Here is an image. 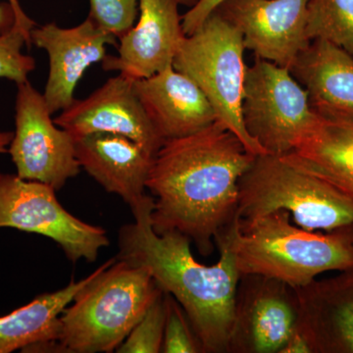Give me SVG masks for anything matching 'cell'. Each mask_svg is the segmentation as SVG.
<instances>
[{"instance_id":"cell-1","label":"cell","mask_w":353,"mask_h":353,"mask_svg":"<svg viewBox=\"0 0 353 353\" xmlns=\"http://www.w3.org/2000/svg\"><path fill=\"white\" fill-rule=\"evenodd\" d=\"M256 157L218 121L165 141L146 182L154 199L153 230L180 232L209 256L220 230L238 216L239 182Z\"/></svg>"},{"instance_id":"cell-2","label":"cell","mask_w":353,"mask_h":353,"mask_svg":"<svg viewBox=\"0 0 353 353\" xmlns=\"http://www.w3.org/2000/svg\"><path fill=\"white\" fill-rule=\"evenodd\" d=\"M153 208L154 199L148 194L132 211L134 222L121 228L116 259L143 267L159 289L180 303L203 352H229L241 277L229 243L216 236L219 260L209 266L199 263L185 234L176 231L157 234L153 230Z\"/></svg>"},{"instance_id":"cell-3","label":"cell","mask_w":353,"mask_h":353,"mask_svg":"<svg viewBox=\"0 0 353 353\" xmlns=\"http://www.w3.org/2000/svg\"><path fill=\"white\" fill-rule=\"evenodd\" d=\"M217 236L229 243L241 275L265 276L299 288L325 272L353 268V226L308 231L279 210L246 224L236 216Z\"/></svg>"},{"instance_id":"cell-4","label":"cell","mask_w":353,"mask_h":353,"mask_svg":"<svg viewBox=\"0 0 353 353\" xmlns=\"http://www.w3.org/2000/svg\"><path fill=\"white\" fill-rule=\"evenodd\" d=\"M161 292L143 267L112 259L90 274L59 317L62 352H113Z\"/></svg>"},{"instance_id":"cell-5","label":"cell","mask_w":353,"mask_h":353,"mask_svg":"<svg viewBox=\"0 0 353 353\" xmlns=\"http://www.w3.org/2000/svg\"><path fill=\"white\" fill-rule=\"evenodd\" d=\"M279 210L289 212L294 224L308 231L353 226L350 197L280 157L257 155L239 182L236 215L246 224Z\"/></svg>"},{"instance_id":"cell-6","label":"cell","mask_w":353,"mask_h":353,"mask_svg":"<svg viewBox=\"0 0 353 353\" xmlns=\"http://www.w3.org/2000/svg\"><path fill=\"white\" fill-rule=\"evenodd\" d=\"M245 50L241 32L215 11L194 34L185 37L173 67L199 85L218 122L233 132L248 152L267 154L246 131L241 115L248 70Z\"/></svg>"},{"instance_id":"cell-7","label":"cell","mask_w":353,"mask_h":353,"mask_svg":"<svg viewBox=\"0 0 353 353\" xmlns=\"http://www.w3.org/2000/svg\"><path fill=\"white\" fill-rule=\"evenodd\" d=\"M241 115L250 136L280 157L296 150L320 118L290 70L260 58L246 70Z\"/></svg>"},{"instance_id":"cell-8","label":"cell","mask_w":353,"mask_h":353,"mask_svg":"<svg viewBox=\"0 0 353 353\" xmlns=\"http://www.w3.org/2000/svg\"><path fill=\"white\" fill-rule=\"evenodd\" d=\"M0 228H13L50 239L72 262H94L110 243L105 230L72 215L46 183L0 174Z\"/></svg>"},{"instance_id":"cell-9","label":"cell","mask_w":353,"mask_h":353,"mask_svg":"<svg viewBox=\"0 0 353 353\" xmlns=\"http://www.w3.org/2000/svg\"><path fill=\"white\" fill-rule=\"evenodd\" d=\"M15 132L8 148L17 176L46 183L55 190L81 171L76 139L57 126L43 94L29 81L17 85Z\"/></svg>"},{"instance_id":"cell-10","label":"cell","mask_w":353,"mask_h":353,"mask_svg":"<svg viewBox=\"0 0 353 353\" xmlns=\"http://www.w3.org/2000/svg\"><path fill=\"white\" fill-rule=\"evenodd\" d=\"M299 322L294 287L265 276L241 275L229 353H280Z\"/></svg>"},{"instance_id":"cell-11","label":"cell","mask_w":353,"mask_h":353,"mask_svg":"<svg viewBox=\"0 0 353 353\" xmlns=\"http://www.w3.org/2000/svg\"><path fill=\"white\" fill-rule=\"evenodd\" d=\"M308 0H226L220 14L243 37L256 58L292 69L310 43L306 36Z\"/></svg>"},{"instance_id":"cell-12","label":"cell","mask_w":353,"mask_h":353,"mask_svg":"<svg viewBox=\"0 0 353 353\" xmlns=\"http://www.w3.org/2000/svg\"><path fill=\"white\" fill-rule=\"evenodd\" d=\"M75 139L94 132L121 134L155 155L164 143L148 119L134 80L121 75L108 79L87 99L75 101L54 118Z\"/></svg>"},{"instance_id":"cell-13","label":"cell","mask_w":353,"mask_h":353,"mask_svg":"<svg viewBox=\"0 0 353 353\" xmlns=\"http://www.w3.org/2000/svg\"><path fill=\"white\" fill-rule=\"evenodd\" d=\"M31 43L50 57V74L43 94L51 114L63 111L74 101V92L88 67L102 62L106 46L116 44L113 34L101 29L92 18L73 28L57 23L34 27Z\"/></svg>"},{"instance_id":"cell-14","label":"cell","mask_w":353,"mask_h":353,"mask_svg":"<svg viewBox=\"0 0 353 353\" xmlns=\"http://www.w3.org/2000/svg\"><path fill=\"white\" fill-rule=\"evenodd\" d=\"M179 6V0H139L138 23L119 39L117 55L104 58L103 69L141 80L173 66L187 37Z\"/></svg>"},{"instance_id":"cell-15","label":"cell","mask_w":353,"mask_h":353,"mask_svg":"<svg viewBox=\"0 0 353 353\" xmlns=\"http://www.w3.org/2000/svg\"><path fill=\"white\" fill-rule=\"evenodd\" d=\"M134 90L162 141L183 138L217 121L199 85L173 66L150 78L134 80Z\"/></svg>"},{"instance_id":"cell-16","label":"cell","mask_w":353,"mask_h":353,"mask_svg":"<svg viewBox=\"0 0 353 353\" xmlns=\"http://www.w3.org/2000/svg\"><path fill=\"white\" fill-rule=\"evenodd\" d=\"M76 155L81 168L132 211L148 196L146 182L154 155L131 139L109 132L87 134L76 139Z\"/></svg>"},{"instance_id":"cell-17","label":"cell","mask_w":353,"mask_h":353,"mask_svg":"<svg viewBox=\"0 0 353 353\" xmlns=\"http://www.w3.org/2000/svg\"><path fill=\"white\" fill-rule=\"evenodd\" d=\"M294 289L314 353H353V268Z\"/></svg>"},{"instance_id":"cell-18","label":"cell","mask_w":353,"mask_h":353,"mask_svg":"<svg viewBox=\"0 0 353 353\" xmlns=\"http://www.w3.org/2000/svg\"><path fill=\"white\" fill-rule=\"evenodd\" d=\"M319 116L307 138L281 158L322 179L353 201V115Z\"/></svg>"},{"instance_id":"cell-19","label":"cell","mask_w":353,"mask_h":353,"mask_svg":"<svg viewBox=\"0 0 353 353\" xmlns=\"http://www.w3.org/2000/svg\"><path fill=\"white\" fill-rule=\"evenodd\" d=\"M318 114L353 115V57L324 39L310 41L290 69Z\"/></svg>"},{"instance_id":"cell-20","label":"cell","mask_w":353,"mask_h":353,"mask_svg":"<svg viewBox=\"0 0 353 353\" xmlns=\"http://www.w3.org/2000/svg\"><path fill=\"white\" fill-rule=\"evenodd\" d=\"M90 278L88 275L79 282L72 280L63 289L41 294L0 317V353L18 350L31 352L39 345L57 341L60 315Z\"/></svg>"},{"instance_id":"cell-21","label":"cell","mask_w":353,"mask_h":353,"mask_svg":"<svg viewBox=\"0 0 353 353\" xmlns=\"http://www.w3.org/2000/svg\"><path fill=\"white\" fill-rule=\"evenodd\" d=\"M306 36L324 39L353 57V0H308Z\"/></svg>"},{"instance_id":"cell-22","label":"cell","mask_w":353,"mask_h":353,"mask_svg":"<svg viewBox=\"0 0 353 353\" xmlns=\"http://www.w3.org/2000/svg\"><path fill=\"white\" fill-rule=\"evenodd\" d=\"M167 316L166 294L161 290L134 327L126 340L116 350L118 353H159L163 343Z\"/></svg>"},{"instance_id":"cell-23","label":"cell","mask_w":353,"mask_h":353,"mask_svg":"<svg viewBox=\"0 0 353 353\" xmlns=\"http://www.w3.org/2000/svg\"><path fill=\"white\" fill-rule=\"evenodd\" d=\"M31 44V32L19 23L15 22L10 31L0 36V79L12 81L16 85L29 81L36 61L22 50Z\"/></svg>"},{"instance_id":"cell-24","label":"cell","mask_w":353,"mask_h":353,"mask_svg":"<svg viewBox=\"0 0 353 353\" xmlns=\"http://www.w3.org/2000/svg\"><path fill=\"white\" fill-rule=\"evenodd\" d=\"M166 299L167 316L161 352H203L201 343L182 306L170 294H166Z\"/></svg>"},{"instance_id":"cell-25","label":"cell","mask_w":353,"mask_h":353,"mask_svg":"<svg viewBox=\"0 0 353 353\" xmlns=\"http://www.w3.org/2000/svg\"><path fill=\"white\" fill-rule=\"evenodd\" d=\"M139 0H90L88 17L103 31L122 38L138 17Z\"/></svg>"},{"instance_id":"cell-26","label":"cell","mask_w":353,"mask_h":353,"mask_svg":"<svg viewBox=\"0 0 353 353\" xmlns=\"http://www.w3.org/2000/svg\"><path fill=\"white\" fill-rule=\"evenodd\" d=\"M15 22L30 32L36 27L34 21L23 10L19 0H0V36L10 31Z\"/></svg>"},{"instance_id":"cell-27","label":"cell","mask_w":353,"mask_h":353,"mask_svg":"<svg viewBox=\"0 0 353 353\" xmlns=\"http://www.w3.org/2000/svg\"><path fill=\"white\" fill-rule=\"evenodd\" d=\"M226 0H197L189 11L182 16V25L185 36L194 34L218 7Z\"/></svg>"},{"instance_id":"cell-28","label":"cell","mask_w":353,"mask_h":353,"mask_svg":"<svg viewBox=\"0 0 353 353\" xmlns=\"http://www.w3.org/2000/svg\"><path fill=\"white\" fill-rule=\"evenodd\" d=\"M280 353H314V350L308 334L297 324Z\"/></svg>"},{"instance_id":"cell-29","label":"cell","mask_w":353,"mask_h":353,"mask_svg":"<svg viewBox=\"0 0 353 353\" xmlns=\"http://www.w3.org/2000/svg\"><path fill=\"white\" fill-rule=\"evenodd\" d=\"M12 132L0 131V154L8 152L9 145L12 141Z\"/></svg>"},{"instance_id":"cell-30","label":"cell","mask_w":353,"mask_h":353,"mask_svg":"<svg viewBox=\"0 0 353 353\" xmlns=\"http://www.w3.org/2000/svg\"><path fill=\"white\" fill-rule=\"evenodd\" d=\"M196 1L197 0H179L180 4H183V6H190V7L194 6Z\"/></svg>"}]
</instances>
